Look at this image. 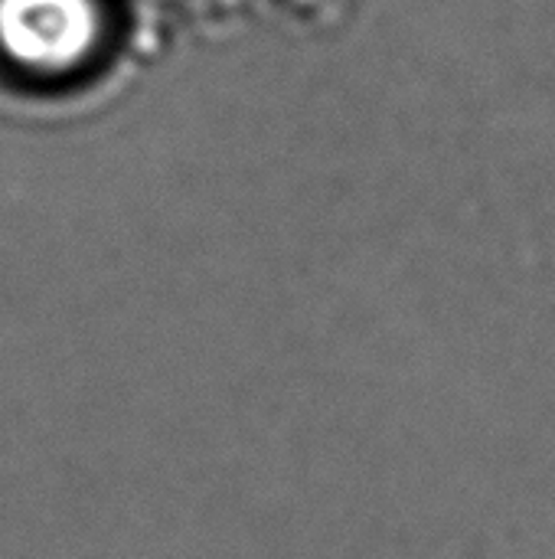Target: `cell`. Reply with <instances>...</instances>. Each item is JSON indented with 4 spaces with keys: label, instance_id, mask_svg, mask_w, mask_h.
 I'll use <instances>...</instances> for the list:
<instances>
[{
    "label": "cell",
    "instance_id": "cell-1",
    "mask_svg": "<svg viewBox=\"0 0 555 559\" xmlns=\"http://www.w3.org/2000/svg\"><path fill=\"white\" fill-rule=\"evenodd\" d=\"M95 0H0V49L29 72H69L98 43Z\"/></svg>",
    "mask_w": 555,
    "mask_h": 559
}]
</instances>
